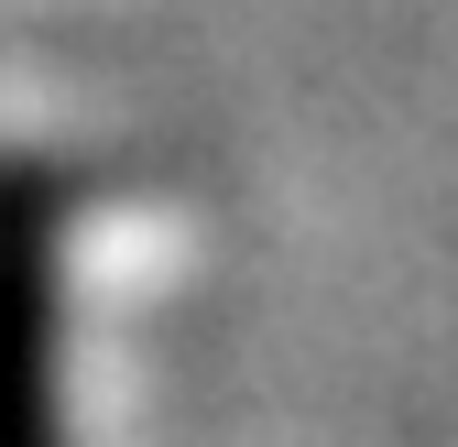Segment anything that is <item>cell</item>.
<instances>
[{
	"instance_id": "obj_1",
	"label": "cell",
	"mask_w": 458,
	"mask_h": 447,
	"mask_svg": "<svg viewBox=\"0 0 458 447\" xmlns=\"http://www.w3.org/2000/svg\"><path fill=\"white\" fill-rule=\"evenodd\" d=\"M44 207L0 186V447H55V393H44Z\"/></svg>"
}]
</instances>
